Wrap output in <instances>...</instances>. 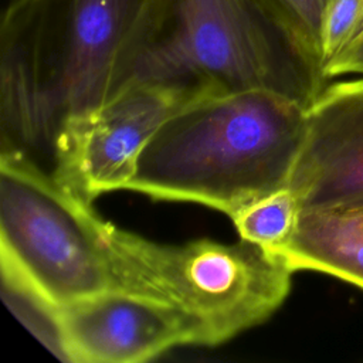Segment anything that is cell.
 <instances>
[{"label": "cell", "instance_id": "6da1fadb", "mask_svg": "<svg viewBox=\"0 0 363 363\" xmlns=\"http://www.w3.org/2000/svg\"><path fill=\"white\" fill-rule=\"evenodd\" d=\"M306 108L268 88L194 94L150 138L126 190L230 216L288 184Z\"/></svg>", "mask_w": 363, "mask_h": 363}, {"label": "cell", "instance_id": "30bf717a", "mask_svg": "<svg viewBox=\"0 0 363 363\" xmlns=\"http://www.w3.org/2000/svg\"><path fill=\"white\" fill-rule=\"evenodd\" d=\"M301 213L296 194L285 184L244 203L228 217L241 240L282 255L298 228Z\"/></svg>", "mask_w": 363, "mask_h": 363}, {"label": "cell", "instance_id": "5bb4252c", "mask_svg": "<svg viewBox=\"0 0 363 363\" xmlns=\"http://www.w3.org/2000/svg\"><path fill=\"white\" fill-rule=\"evenodd\" d=\"M353 211H359V213H362V214H363V208H362V210H353Z\"/></svg>", "mask_w": 363, "mask_h": 363}, {"label": "cell", "instance_id": "7a4b0ae2", "mask_svg": "<svg viewBox=\"0 0 363 363\" xmlns=\"http://www.w3.org/2000/svg\"><path fill=\"white\" fill-rule=\"evenodd\" d=\"M145 0H11L0 26L1 146L51 143L113 95Z\"/></svg>", "mask_w": 363, "mask_h": 363}, {"label": "cell", "instance_id": "8fae6325", "mask_svg": "<svg viewBox=\"0 0 363 363\" xmlns=\"http://www.w3.org/2000/svg\"><path fill=\"white\" fill-rule=\"evenodd\" d=\"M285 27L299 52L313 72L329 82L323 74L320 31L329 0H261Z\"/></svg>", "mask_w": 363, "mask_h": 363}, {"label": "cell", "instance_id": "3957f363", "mask_svg": "<svg viewBox=\"0 0 363 363\" xmlns=\"http://www.w3.org/2000/svg\"><path fill=\"white\" fill-rule=\"evenodd\" d=\"M128 81L268 88L306 104L328 84L261 0H145L128 47Z\"/></svg>", "mask_w": 363, "mask_h": 363}, {"label": "cell", "instance_id": "ba28073f", "mask_svg": "<svg viewBox=\"0 0 363 363\" xmlns=\"http://www.w3.org/2000/svg\"><path fill=\"white\" fill-rule=\"evenodd\" d=\"M288 186L302 211L363 208V77L328 82L308 104Z\"/></svg>", "mask_w": 363, "mask_h": 363}, {"label": "cell", "instance_id": "8992f818", "mask_svg": "<svg viewBox=\"0 0 363 363\" xmlns=\"http://www.w3.org/2000/svg\"><path fill=\"white\" fill-rule=\"evenodd\" d=\"M196 91L177 85L128 81L113 95L65 116L52 138L54 170L77 197L126 190L139 156L162 123Z\"/></svg>", "mask_w": 363, "mask_h": 363}, {"label": "cell", "instance_id": "9c48e42d", "mask_svg": "<svg viewBox=\"0 0 363 363\" xmlns=\"http://www.w3.org/2000/svg\"><path fill=\"white\" fill-rule=\"evenodd\" d=\"M294 272L316 271L363 289V214L305 210L282 251Z\"/></svg>", "mask_w": 363, "mask_h": 363}, {"label": "cell", "instance_id": "7c38bea8", "mask_svg": "<svg viewBox=\"0 0 363 363\" xmlns=\"http://www.w3.org/2000/svg\"><path fill=\"white\" fill-rule=\"evenodd\" d=\"M363 33V0H329L320 31L323 69ZM326 78V77H325Z\"/></svg>", "mask_w": 363, "mask_h": 363}, {"label": "cell", "instance_id": "4fadbf2b", "mask_svg": "<svg viewBox=\"0 0 363 363\" xmlns=\"http://www.w3.org/2000/svg\"><path fill=\"white\" fill-rule=\"evenodd\" d=\"M323 74L328 81L345 75L363 77V33L326 64Z\"/></svg>", "mask_w": 363, "mask_h": 363}, {"label": "cell", "instance_id": "52a82bcc", "mask_svg": "<svg viewBox=\"0 0 363 363\" xmlns=\"http://www.w3.org/2000/svg\"><path fill=\"white\" fill-rule=\"evenodd\" d=\"M58 325L72 363H140L177 346H201L197 326L177 309L118 288L58 308Z\"/></svg>", "mask_w": 363, "mask_h": 363}, {"label": "cell", "instance_id": "5b68a950", "mask_svg": "<svg viewBox=\"0 0 363 363\" xmlns=\"http://www.w3.org/2000/svg\"><path fill=\"white\" fill-rule=\"evenodd\" d=\"M94 214L26 150L1 147V275L57 308L115 288Z\"/></svg>", "mask_w": 363, "mask_h": 363}, {"label": "cell", "instance_id": "277c9868", "mask_svg": "<svg viewBox=\"0 0 363 363\" xmlns=\"http://www.w3.org/2000/svg\"><path fill=\"white\" fill-rule=\"evenodd\" d=\"M94 223L115 288L177 309L197 326L201 346H217L264 323L291 291L295 272L284 255L245 240L166 244L121 228L96 211Z\"/></svg>", "mask_w": 363, "mask_h": 363}]
</instances>
